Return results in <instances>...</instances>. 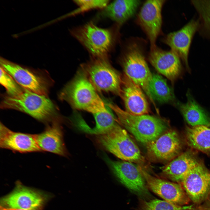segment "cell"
<instances>
[{"mask_svg":"<svg viewBox=\"0 0 210 210\" xmlns=\"http://www.w3.org/2000/svg\"><path fill=\"white\" fill-rule=\"evenodd\" d=\"M35 134L38 146L41 151L66 156L67 152L64 141L63 131L57 119L48 124L42 132Z\"/></svg>","mask_w":210,"mask_h":210,"instance_id":"d6986e66","label":"cell"},{"mask_svg":"<svg viewBox=\"0 0 210 210\" xmlns=\"http://www.w3.org/2000/svg\"><path fill=\"white\" fill-rule=\"evenodd\" d=\"M139 166L147 186L153 192L164 200L176 205L189 204L190 200L180 184L153 176Z\"/></svg>","mask_w":210,"mask_h":210,"instance_id":"7c38bea8","label":"cell"},{"mask_svg":"<svg viewBox=\"0 0 210 210\" xmlns=\"http://www.w3.org/2000/svg\"><path fill=\"white\" fill-rule=\"evenodd\" d=\"M182 148L178 134L170 129L146 144L148 156L151 160L156 161H171L181 153Z\"/></svg>","mask_w":210,"mask_h":210,"instance_id":"30bf717a","label":"cell"},{"mask_svg":"<svg viewBox=\"0 0 210 210\" xmlns=\"http://www.w3.org/2000/svg\"><path fill=\"white\" fill-rule=\"evenodd\" d=\"M97 139L105 149L123 161L138 163L144 161L138 146L118 124L106 133L97 135Z\"/></svg>","mask_w":210,"mask_h":210,"instance_id":"52a82bcc","label":"cell"},{"mask_svg":"<svg viewBox=\"0 0 210 210\" xmlns=\"http://www.w3.org/2000/svg\"><path fill=\"white\" fill-rule=\"evenodd\" d=\"M140 46L132 42L128 44L121 55L120 61L124 74L138 85L145 92L158 113L150 91L149 85L152 77Z\"/></svg>","mask_w":210,"mask_h":210,"instance_id":"277c9868","label":"cell"},{"mask_svg":"<svg viewBox=\"0 0 210 210\" xmlns=\"http://www.w3.org/2000/svg\"><path fill=\"white\" fill-rule=\"evenodd\" d=\"M0 147L22 153L41 151L38 146L35 134L13 132L1 123Z\"/></svg>","mask_w":210,"mask_h":210,"instance_id":"e0dca14e","label":"cell"},{"mask_svg":"<svg viewBox=\"0 0 210 210\" xmlns=\"http://www.w3.org/2000/svg\"><path fill=\"white\" fill-rule=\"evenodd\" d=\"M200 210H210V207H200Z\"/></svg>","mask_w":210,"mask_h":210,"instance_id":"4dcf8cb0","label":"cell"},{"mask_svg":"<svg viewBox=\"0 0 210 210\" xmlns=\"http://www.w3.org/2000/svg\"><path fill=\"white\" fill-rule=\"evenodd\" d=\"M45 199L39 192L18 183L13 191L3 197L1 206L26 210H41Z\"/></svg>","mask_w":210,"mask_h":210,"instance_id":"5bb4252c","label":"cell"},{"mask_svg":"<svg viewBox=\"0 0 210 210\" xmlns=\"http://www.w3.org/2000/svg\"><path fill=\"white\" fill-rule=\"evenodd\" d=\"M121 98L126 111L135 115L148 114V102L141 88L125 75L122 78Z\"/></svg>","mask_w":210,"mask_h":210,"instance_id":"ac0fdd59","label":"cell"},{"mask_svg":"<svg viewBox=\"0 0 210 210\" xmlns=\"http://www.w3.org/2000/svg\"><path fill=\"white\" fill-rule=\"evenodd\" d=\"M96 121L95 126L87 132L97 135L103 134L108 132L117 123V120L107 109L106 111L93 114Z\"/></svg>","mask_w":210,"mask_h":210,"instance_id":"d4e9b609","label":"cell"},{"mask_svg":"<svg viewBox=\"0 0 210 210\" xmlns=\"http://www.w3.org/2000/svg\"><path fill=\"white\" fill-rule=\"evenodd\" d=\"M186 103H179L178 106L185 119L192 127L210 125L209 118L204 109L195 101L189 92Z\"/></svg>","mask_w":210,"mask_h":210,"instance_id":"7402d4cb","label":"cell"},{"mask_svg":"<svg viewBox=\"0 0 210 210\" xmlns=\"http://www.w3.org/2000/svg\"><path fill=\"white\" fill-rule=\"evenodd\" d=\"M96 91L81 68L75 77L61 92L59 97L73 108L94 114L107 110Z\"/></svg>","mask_w":210,"mask_h":210,"instance_id":"6da1fadb","label":"cell"},{"mask_svg":"<svg viewBox=\"0 0 210 210\" xmlns=\"http://www.w3.org/2000/svg\"><path fill=\"white\" fill-rule=\"evenodd\" d=\"M81 68L97 91L111 92L121 97L122 78L107 57H92Z\"/></svg>","mask_w":210,"mask_h":210,"instance_id":"8992f818","label":"cell"},{"mask_svg":"<svg viewBox=\"0 0 210 210\" xmlns=\"http://www.w3.org/2000/svg\"><path fill=\"white\" fill-rule=\"evenodd\" d=\"M192 3L205 25L210 29V0H193Z\"/></svg>","mask_w":210,"mask_h":210,"instance_id":"f1b7e54d","label":"cell"},{"mask_svg":"<svg viewBox=\"0 0 210 210\" xmlns=\"http://www.w3.org/2000/svg\"><path fill=\"white\" fill-rule=\"evenodd\" d=\"M139 210H194L192 205L180 206L158 199L142 201Z\"/></svg>","mask_w":210,"mask_h":210,"instance_id":"484cf974","label":"cell"},{"mask_svg":"<svg viewBox=\"0 0 210 210\" xmlns=\"http://www.w3.org/2000/svg\"><path fill=\"white\" fill-rule=\"evenodd\" d=\"M108 106L117 115L118 121L142 143L147 144L168 130L167 122L159 117L133 115L115 104L109 103Z\"/></svg>","mask_w":210,"mask_h":210,"instance_id":"7a4b0ae2","label":"cell"},{"mask_svg":"<svg viewBox=\"0 0 210 210\" xmlns=\"http://www.w3.org/2000/svg\"><path fill=\"white\" fill-rule=\"evenodd\" d=\"M1 66L22 88L38 94L47 96L48 86L43 77L27 68L3 58Z\"/></svg>","mask_w":210,"mask_h":210,"instance_id":"4fadbf2b","label":"cell"},{"mask_svg":"<svg viewBox=\"0 0 210 210\" xmlns=\"http://www.w3.org/2000/svg\"><path fill=\"white\" fill-rule=\"evenodd\" d=\"M151 97L155 101L160 103H166L173 101L174 99V93L168 86L166 80L161 76L154 74L149 85Z\"/></svg>","mask_w":210,"mask_h":210,"instance_id":"cb8c5ba5","label":"cell"},{"mask_svg":"<svg viewBox=\"0 0 210 210\" xmlns=\"http://www.w3.org/2000/svg\"><path fill=\"white\" fill-rule=\"evenodd\" d=\"M148 59L158 72L172 82L181 75L182 69L180 58L171 50H164L156 46L150 49Z\"/></svg>","mask_w":210,"mask_h":210,"instance_id":"9a60e30c","label":"cell"},{"mask_svg":"<svg viewBox=\"0 0 210 210\" xmlns=\"http://www.w3.org/2000/svg\"><path fill=\"white\" fill-rule=\"evenodd\" d=\"M0 107L25 113L42 122L50 123L56 119L55 106L47 96L25 89L17 95L5 96Z\"/></svg>","mask_w":210,"mask_h":210,"instance_id":"3957f363","label":"cell"},{"mask_svg":"<svg viewBox=\"0 0 210 210\" xmlns=\"http://www.w3.org/2000/svg\"><path fill=\"white\" fill-rule=\"evenodd\" d=\"M198 21L192 20L180 30L170 33L163 39L168 45L184 62L187 71L190 70L188 57L192 40L199 26Z\"/></svg>","mask_w":210,"mask_h":210,"instance_id":"2e32d148","label":"cell"},{"mask_svg":"<svg viewBox=\"0 0 210 210\" xmlns=\"http://www.w3.org/2000/svg\"><path fill=\"white\" fill-rule=\"evenodd\" d=\"M181 185L190 200L199 204L209 194L210 172L198 162L187 173Z\"/></svg>","mask_w":210,"mask_h":210,"instance_id":"8fae6325","label":"cell"},{"mask_svg":"<svg viewBox=\"0 0 210 210\" xmlns=\"http://www.w3.org/2000/svg\"><path fill=\"white\" fill-rule=\"evenodd\" d=\"M71 33L92 57H107L116 40L112 29L99 27L91 22L73 29Z\"/></svg>","mask_w":210,"mask_h":210,"instance_id":"5b68a950","label":"cell"},{"mask_svg":"<svg viewBox=\"0 0 210 210\" xmlns=\"http://www.w3.org/2000/svg\"><path fill=\"white\" fill-rule=\"evenodd\" d=\"M141 4L140 0L114 1L103 9L101 15L121 25L133 16Z\"/></svg>","mask_w":210,"mask_h":210,"instance_id":"44dd1931","label":"cell"},{"mask_svg":"<svg viewBox=\"0 0 210 210\" xmlns=\"http://www.w3.org/2000/svg\"><path fill=\"white\" fill-rule=\"evenodd\" d=\"M0 210H26L21 209L10 208L4 207L1 206H0Z\"/></svg>","mask_w":210,"mask_h":210,"instance_id":"f546056e","label":"cell"},{"mask_svg":"<svg viewBox=\"0 0 210 210\" xmlns=\"http://www.w3.org/2000/svg\"><path fill=\"white\" fill-rule=\"evenodd\" d=\"M208 195H209V196H210V191H209V194H208Z\"/></svg>","mask_w":210,"mask_h":210,"instance_id":"1f68e13d","label":"cell"},{"mask_svg":"<svg viewBox=\"0 0 210 210\" xmlns=\"http://www.w3.org/2000/svg\"><path fill=\"white\" fill-rule=\"evenodd\" d=\"M185 137L189 146L205 153L210 154V128L208 127H187Z\"/></svg>","mask_w":210,"mask_h":210,"instance_id":"603a6c76","label":"cell"},{"mask_svg":"<svg viewBox=\"0 0 210 210\" xmlns=\"http://www.w3.org/2000/svg\"><path fill=\"white\" fill-rule=\"evenodd\" d=\"M106 161L120 181L131 191L141 197L149 193L139 166L127 161H115L106 157Z\"/></svg>","mask_w":210,"mask_h":210,"instance_id":"ba28073f","label":"cell"},{"mask_svg":"<svg viewBox=\"0 0 210 210\" xmlns=\"http://www.w3.org/2000/svg\"><path fill=\"white\" fill-rule=\"evenodd\" d=\"M78 8L70 14L75 15L80 13L94 9H104L109 3V0H78L74 1Z\"/></svg>","mask_w":210,"mask_h":210,"instance_id":"83f0119b","label":"cell"},{"mask_svg":"<svg viewBox=\"0 0 210 210\" xmlns=\"http://www.w3.org/2000/svg\"><path fill=\"white\" fill-rule=\"evenodd\" d=\"M198 161L189 151L181 153L162 168V174L172 181L181 184L188 172Z\"/></svg>","mask_w":210,"mask_h":210,"instance_id":"ffe728a7","label":"cell"},{"mask_svg":"<svg viewBox=\"0 0 210 210\" xmlns=\"http://www.w3.org/2000/svg\"><path fill=\"white\" fill-rule=\"evenodd\" d=\"M165 1L163 0L147 1L138 15L137 22L147 35L150 49L156 46V41L161 31L162 10Z\"/></svg>","mask_w":210,"mask_h":210,"instance_id":"9c48e42d","label":"cell"},{"mask_svg":"<svg viewBox=\"0 0 210 210\" xmlns=\"http://www.w3.org/2000/svg\"><path fill=\"white\" fill-rule=\"evenodd\" d=\"M0 83L6 89L8 95L9 96H14L19 94L24 89L1 66Z\"/></svg>","mask_w":210,"mask_h":210,"instance_id":"4316f807","label":"cell"}]
</instances>
